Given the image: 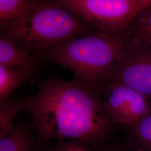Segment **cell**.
Returning <instances> with one entry per match:
<instances>
[{
	"label": "cell",
	"instance_id": "6da1fadb",
	"mask_svg": "<svg viewBox=\"0 0 151 151\" xmlns=\"http://www.w3.org/2000/svg\"><path fill=\"white\" fill-rule=\"evenodd\" d=\"M23 110L32 117L39 145L76 140L96 148L104 145L116 125L108 115L97 87L74 78L43 80L36 93L24 97Z\"/></svg>",
	"mask_w": 151,
	"mask_h": 151
},
{
	"label": "cell",
	"instance_id": "7a4b0ae2",
	"mask_svg": "<svg viewBox=\"0 0 151 151\" xmlns=\"http://www.w3.org/2000/svg\"><path fill=\"white\" fill-rule=\"evenodd\" d=\"M129 39L128 35L117 37L96 30L34 54L60 64L70 70L74 78L97 87L120 58Z\"/></svg>",
	"mask_w": 151,
	"mask_h": 151
},
{
	"label": "cell",
	"instance_id": "3957f363",
	"mask_svg": "<svg viewBox=\"0 0 151 151\" xmlns=\"http://www.w3.org/2000/svg\"><path fill=\"white\" fill-rule=\"evenodd\" d=\"M96 30L63 0H42L22 22L1 29L0 35L34 53Z\"/></svg>",
	"mask_w": 151,
	"mask_h": 151
},
{
	"label": "cell",
	"instance_id": "277c9868",
	"mask_svg": "<svg viewBox=\"0 0 151 151\" xmlns=\"http://www.w3.org/2000/svg\"><path fill=\"white\" fill-rule=\"evenodd\" d=\"M65 4L97 31L110 35L129 34L137 16L151 8V0H63Z\"/></svg>",
	"mask_w": 151,
	"mask_h": 151
},
{
	"label": "cell",
	"instance_id": "5b68a950",
	"mask_svg": "<svg viewBox=\"0 0 151 151\" xmlns=\"http://www.w3.org/2000/svg\"><path fill=\"white\" fill-rule=\"evenodd\" d=\"M129 38L123 54L102 83L120 84L151 99V46Z\"/></svg>",
	"mask_w": 151,
	"mask_h": 151
},
{
	"label": "cell",
	"instance_id": "8992f818",
	"mask_svg": "<svg viewBox=\"0 0 151 151\" xmlns=\"http://www.w3.org/2000/svg\"><path fill=\"white\" fill-rule=\"evenodd\" d=\"M97 88L108 115L115 124L133 125L151 109L146 96L124 85L104 83Z\"/></svg>",
	"mask_w": 151,
	"mask_h": 151
},
{
	"label": "cell",
	"instance_id": "52a82bcc",
	"mask_svg": "<svg viewBox=\"0 0 151 151\" xmlns=\"http://www.w3.org/2000/svg\"><path fill=\"white\" fill-rule=\"evenodd\" d=\"M0 65L27 70L36 74L40 67L38 56L27 52L1 35Z\"/></svg>",
	"mask_w": 151,
	"mask_h": 151
},
{
	"label": "cell",
	"instance_id": "ba28073f",
	"mask_svg": "<svg viewBox=\"0 0 151 151\" xmlns=\"http://www.w3.org/2000/svg\"><path fill=\"white\" fill-rule=\"evenodd\" d=\"M0 151H41V149L34 131L19 122L10 134L0 139Z\"/></svg>",
	"mask_w": 151,
	"mask_h": 151
},
{
	"label": "cell",
	"instance_id": "9c48e42d",
	"mask_svg": "<svg viewBox=\"0 0 151 151\" xmlns=\"http://www.w3.org/2000/svg\"><path fill=\"white\" fill-rule=\"evenodd\" d=\"M40 0H0V27H10L22 22Z\"/></svg>",
	"mask_w": 151,
	"mask_h": 151
},
{
	"label": "cell",
	"instance_id": "30bf717a",
	"mask_svg": "<svg viewBox=\"0 0 151 151\" xmlns=\"http://www.w3.org/2000/svg\"><path fill=\"white\" fill-rule=\"evenodd\" d=\"M35 74L27 70L0 65V104L17 88L30 81Z\"/></svg>",
	"mask_w": 151,
	"mask_h": 151
},
{
	"label": "cell",
	"instance_id": "8fae6325",
	"mask_svg": "<svg viewBox=\"0 0 151 151\" xmlns=\"http://www.w3.org/2000/svg\"><path fill=\"white\" fill-rule=\"evenodd\" d=\"M23 110L24 97H10L0 104V139L11 133L17 114Z\"/></svg>",
	"mask_w": 151,
	"mask_h": 151
},
{
	"label": "cell",
	"instance_id": "7c38bea8",
	"mask_svg": "<svg viewBox=\"0 0 151 151\" xmlns=\"http://www.w3.org/2000/svg\"><path fill=\"white\" fill-rule=\"evenodd\" d=\"M129 35L151 46V7L140 12L135 17Z\"/></svg>",
	"mask_w": 151,
	"mask_h": 151
},
{
	"label": "cell",
	"instance_id": "4fadbf2b",
	"mask_svg": "<svg viewBox=\"0 0 151 151\" xmlns=\"http://www.w3.org/2000/svg\"><path fill=\"white\" fill-rule=\"evenodd\" d=\"M130 134L143 151H151V109L133 125L128 127Z\"/></svg>",
	"mask_w": 151,
	"mask_h": 151
},
{
	"label": "cell",
	"instance_id": "5bb4252c",
	"mask_svg": "<svg viewBox=\"0 0 151 151\" xmlns=\"http://www.w3.org/2000/svg\"><path fill=\"white\" fill-rule=\"evenodd\" d=\"M40 145L41 151H95L92 146L81 140H50Z\"/></svg>",
	"mask_w": 151,
	"mask_h": 151
},
{
	"label": "cell",
	"instance_id": "9a60e30c",
	"mask_svg": "<svg viewBox=\"0 0 151 151\" xmlns=\"http://www.w3.org/2000/svg\"><path fill=\"white\" fill-rule=\"evenodd\" d=\"M95 151H124L118 148L105 147V145L99 146L96 148H93Z\"/></svg>",
	"mask_w": 151,
	"mask_h": 151
}]
</instances>
